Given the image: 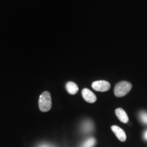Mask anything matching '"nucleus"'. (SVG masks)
<instances>
[{
  "label": "nucleus",
  "instance_id": "5",
  "mask_svg": "<svg viewBox=\"0 0 147 147\" xmlns=\"http://www.w3.org/2000/svg\"><path fill=\"white\" fill-rule=\"evenodd\" d=\"M111 129L119 140L121 141V142H124V141L126 140L127 136L124 130L123 129H121L120 127L113 125L111 127Z\"/></svg>",
  "mask_w": 147,
  "mask_h": 147
},
{
  "label": "nucleus",
  "instance_id": "1",
  "mask_svg": "<svg viewBox=\"0 0 147 147\" xmlns=\"http://www.w3.org/2000/svg\"><path fill=\"white\" fill-rule=\"evenodd\" d=\"M40 111L42 113L49 111L52 108V99L51 95L49 91H45L40 95L38 102Z\"/></svg>",
  "mask_w": 147,
  "mask_h": 147
},
{
  "label": "nucleus",
  "instance_id": "9",
  "mask_svg": "<svg viewBox=\"0 0 147 147\" xmlns=\"http://www.w3.org/2000/svg\"><path fill=\"white\" fill-rule=\"evenodd\" d=\"M96 143V140L94 138H89L82 143L80 147H94Z\"/></svg>",
  "mask_w": 147,
  "mask_h": 147
},
{
  "label": "nucleus",
  "instance_id": "7",
  "mask_svg": "<svg viewBox=\"0 0 147 147\" xmlns=\"http://www.w3.org/2000/svg\"><path fill=\"white\" fill-rule=\"evenodd\" d=\"M65 87L67 92L71 95H75L76 93H78V85L74 82L69 81L68 82H67L65 84Z\"/></svg>",
  "mask_w": 147,
  "mask_h": 147
},
{
  "label": "nucleus",
  "instance_id": "8",
  "mask_svg": "<svg viewBox=\"0 0 147 147\" xmlns=\"http://www.w3.org/2000/svg\"><path fill=\"white\" fill-rule=\"evenodd\" d=\"M82 129L84 133H89L93 129V124L91 121L87 120L82 125Z\"/></svg>",
  "mask_w": 147,
  "mask_h": 147
},
{
  "label": "nucleus",
  "instance_id": "6",
  "mask_svg": "<svg viewBox=\"0 0 147 147\" xmlns=\"http://www.w3.org/2000/svg\"><path fill=\"white\" fill-rule=\"evenodd\" d=\"M115 113L119 120L122 123H127L129 121L128 116L127 115L126 112L123 108H119L117 109H116Z\"/></svg>",
  "mask_w": 147,
  "mask_h": 147
},
{
  "label": "nucleus",
  "instance_id": "11",
  "mask_svg": "<svg viewBox=\"0 0 147 147\" xmlns=\"http://www.w3.org/2000/svg\"><path fill=\"white\" fill-rule=\"evenodd\" d=\"M143 137H144V140H147V130H146V131H144V134H143Z\"/></svg>",
  "mask_w": 147,
  "mask_h": 147
},
{
  "label": "nucleus",
  "instance_id": "2",
  "mask_svg": "<svg viewBox=\"0 0 147 147\" xmlns=\"http://www.w3.org/2000/svg\"><path fill=\"white\" fill-rule=\"evenodd\" d=\"M132 85L130 82L127 81H122L116 84L114 93L117 97H123L131 91Z\"/></svg>",
  "mask_w": 147,
  "mask_h": 147
},
{
  "label": "nucleus",
  "instance_id": "4",
  "mask_svg": "<svg viewBox=\"0 0 147 147\" xmlns=\"http://www.w3.org/2000/svg\"><path fill=\"white\" fill-rule=\"evenodd\" d=\"M82 97L84 98V100L86 101V102L89 103H95L97 100V97L96 95L94 94V93H93L91 90L89 89H83L82 91Z\"/></svg>",
  "mask_w": 147,
  "mask_h": 147
},
{
  "label": "nucleus",
  "instance_id": "3",
  "mask_svg": "<svg viewBox=\"0 0 147 147\" xmlns=\"http://www.w3.org/2000/svg\"><path fill=\"white\" fill-rule=\"evenodd\" d=\"M92 88L95 91L105 92L110 89V84L106 80H97L92 83Z\"/></svg>",
  "mask_w": 147,
  "mask_h": 147
},
{
  "label": "nucleus",
  "instance_id": "10",
  "mask_svg": "<svg viewBox=\"0 0 147 147\" xmlns=\"http://www.w3.org/2000/svg\"><path fill=\"white\" fill-rule=\"evenodd\" d=\"M139 118L140 119L141 122L145 125H147V113L142 111L139 114Z\"/></svg>",
  "mask_w": 147,
  "mask_h": 147
},
{
  "label": "nucleus",
  "instance_id": "12",
  "mask_svg": "<svg viewBox=\"0 0 147 147\" xmlns=\"http://www.w3.org/2000/svg\"><path fill=\"white\" fill-rule=\"evenodd\" d=\"M39 147H53V146H49V145L48 144H42L41 146H39Z\"/></svg>",
  "mask_w": 147,
  "mask_h": 147
}]
</instances>
